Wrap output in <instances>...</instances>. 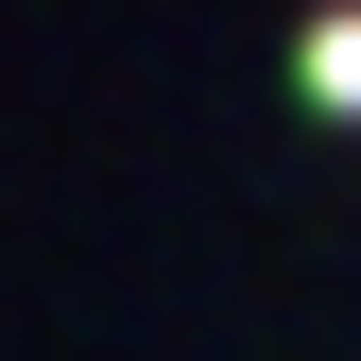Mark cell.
<instances>
[{
	"label": "cell",
	"instance_id": "cell-1",
	"mask_svg": "<svg viewBox=\"0 0 361 361\" xmlns=\"http://www.w3.org/2000/svg\"><path fill=\"white\" fill-rule=\"evenodd\" d=\"M310 86H327V104H361V18H327V35H310Z\"/></svg>",
	"mask_w": 361,
	"mask_h": 361
}]
</instances>
